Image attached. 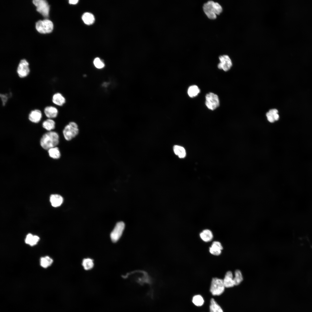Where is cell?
I'll return each instance as SVG.
<instances>
[{
	"instance_id": "1",
	"label": "cell",
	"mask_w": 312,
	"mask_h": 312,
	"mask_svg": "<svg viewBox=\"0 0 312 312\" xmlns=\"http://www.w3.org/2000/svg\"><path fill=\"white\" fill-rule=\"evenodd\" d=\"M59 142V136L55 131H50L44 134L40 140V144L44 149L48 150L56 147Z\"/></svg>"
},
{
	"instance_id": "2",
	"label": "cell",
	"mask_w": 312,
	"mask_h": 312,
	"mask_svg": "<svg viewBox=\"0 0 312 312\" xmlns=\"http://www.w3.org/2000/svg\"><path fill=\"white\" fill-rule=\"evenodd\" d=\"M203 9L207 17L212 20L216 18L217 15H220L222 11L221 5L218 3L212 1H209L204 3Z\"/></svg>"
},
{
	"instance_id": "3",
	"label": "cell",
	"mask_w": 312,
	"mask_h": 312,
	"mask_svg": "<svg viewBox=\"0 0 312 312\" xmlns=\"http://www.w3.org/2000/svg\"><path fill=\"white\" fill-rule=\"evenodd\" d=\"M225 287L223 279L217 278H213L210 287V291L214 296L221 295L224 291Z\"/></svg>"
},
{
	"instance_id": "4",
	"label": "cell",
	"mask_w": 312,
	"mask_h": 312,
	"mask_svg": "<svg viewBox=\"0 0 312 312\" xmlns=\"http://www.w3.org/2000/svg\"><path fill=\"white\" fill-rule=\"evenodd\" d=\"M16 72L17 76L21 79H25L30 75L31 72L29 64L25 59L21 60L17 66Z\"/></svg>"
},
{
	"instance_id": "5",
	"label": "cell",
	"mask_w": 312,
	"mask_h": 312,
	"mask_svg": "<svg viewBox=\"0 0 312 312\" xmlns=\"http://www.w3.org/2000/svg\"><path fill=\"white\" fill-rule=\"evenodd\" d=\"M79 133V129L77 124L71 122L64 127L63 133L64 137L67 140H70L75 137Z\"/></svg>"
},
{
	"instance_id": "6",
	"label": "cell",
	"mask_w": 312,
	"mask_h": 312,
	"mask_svg": "<svg viewBox=\"0 0 312 312\" xmlns=\"http://www.w3.org/2000/svg\"><path fill=\"white\" fill-rule=\"evenodd\" d=\"M36 27L39 32L46 34L51 32L53 29V24L50 20L45 19L39 20L36 24Z\"/></svg>"
},
{
	"instance_id": "7",
	"label": "cell",
	"mask_w": 312,
	"mask_h": 312,
	"mask_svg": "<svg viewBox=\"0 0 312 312\" xmlns=\"http://www.w3.org/2000/svg\"><path fill=\"white\" fill-rule=\"evenodd\" d=\"M205 104L208 109L213 110L220 105V101L218 96L212 92H209L205 96Z\"/></svg>"
},
{
	"instance_id": "8",
	"label": "cell",
	"mask_w": 312,
	"mask_h": 312,
	"mask_svg": "<svg viewBox=\"0 0 312 312\" xmlns=\"http://www.w3.org/2000/svg\"><path fill=\"white\" fill-rule=\"evenodd\" d=\"M33 3L36 7L37 10L45 17L48 16L49 6L45 0H34Z\"/></svg>"
},
{
	"instance_id": "9",
	"label": "cell",
	"mask_w": 312,
	"mask_h": 312,
	"mask_svg": "<svg viewBox=\"0 0 312 312\" xmlns=\"http://www.w3.org/2000/svg\"><path fill=\"white\" fill-rule=\"evenodd\" d=\"M125 227L123 222H120L116 224L110 234V238L113 242H116L121 236Z\"/></svg>"
},
{
	"instance_id": "10",
	"label": "cell",
	"mask_w": 312,
	"mask_h": 312,
	"mask_svg": "<svg viewBox=\"0 0 312 312\" xmlns=\"http://www.w3.org/2000/svg\"><path fill=\"white\" fill-rule=\"evenodd\" d=\"M219 58L220 62L218 65V68L225 71L229 70L232 66V62L229 57L224 55L220 56Z\"/></svg>"
},
{
	"instance_id": "11",
	"label": "cell",
	"mask_w": 312,
	"mask_h": 312,
	"mask_svg": "<svg viewBox=\"0 0 312 312\" xmlns=\"http://www.w3.org/2000/svg\"><path fill=\"white\" fill-rule=\"evenodd\" d=\"M44 113L48 118L52 119L57 117L58 114L57 108L53 105H47L43 109Z\"/></svg>"
},
{
	"instance_id": "12",
	"label": "cell",
	"mask_w": 312,
	"mask_h": 312,
	"mask_svg": "<svg viewBox=\"0 0 312 312\" xmlns=\"http://www.w3.org/2000/svg\"><path fill=\"white\" fill-rule=\"evenodd\" d=\"M42 117V113L38 108H34L30 111L28 114V119L31 122L37 123L41 120Z\"/></svg>"
},
{
	"instance_id": "13",
	"label": "cell",
	"mask_w": 312,
	"mask_h": 312,
	"mask_svg": "<svg viewBox=\"0 0 312 312\" xmlns=\"http://www.w3.org/2000/svg\"><path fill=\"white\" fill-rule=\"evenodd\" d=\"M51 101L53 104L59 107L63 105L66 102L65 97L59 92H55L52 95Z\"/></svg>"
},
{
	"instance_id": "14",
	"label": "cell",
	"mask_w": 312,
	"mask_h": 312,
	"mask_svg": "<svg viewBox=\"0 0 312 312\" xmlns=\"http://www.w3.org/2000/svg\"><path fill=\"white\" fill-rule=\"evenodd\" d=\"M223 248V247L220 242L215 241L213 242L211 246L209 247V251L211 254L218 256L221 254Z\"/></svg>"
},
{
	"instance_id": "15",
	"label": "cell",
	"mask_w": 312,
	"mask_h": 312,
	"mask_svg": "<svg viewBox=\"0 0 312 312\" xmlns=\"http://www.w3.org/2000/svg\"><path fill=\"white\" fill-rule=\"evenodd\" d=\"M223 280L225 288H231L235 286L233 274L231 271L226 272Z\"/></svg>"
},
{
	"instance_id": "16",
	"label": "cell",
	"mask_w": 312,
	"mask_h": 312,
	"mask_svg": "<svg viewBox=\"0 0 312 312\" xmlns=\"http://www.w3.org/2000/svg\"><path fill=\"white\" fill-rule=\"evenodd\" d=\"M50 202L51 205L53 207H56L60 206L63 201V198L60 195L57 194L51 195L50 198Z\"/></svg>"
},
{
	"instance_id": "17",
	"label": "cell",
	"mask_w": 312,
	"mask_h": 312,
	"mask_svg": "<svg viewBox=\"0 0 312 312\" xmlns=\"http://www.w3.org/2000/svg\"><path fill=\"white\" fill-rule=\"evenodd\" d=\"M201 239L205 242H208L213 239V235L212 232L209 230L206 229L203 230L200 234Z\"/></svg>"
},
{
	"instance_id": "18",
	"label": "cell",
	"mask_w": 312,
	"mask_h": 312,
	"mask_svg": "<svg viewBox=\"0 0 312 312\" xmlns=\"http://www.w3.org/2000/svg\"><path fill=\"white\" fill-rule=\"evenodd\" d=\"M209 311L210 312H223L221 307L213 298L210 300Z\"/></svg>"
},
{
	"instance_id": "19",
	"label": "cell",
	"mask_w": 312,
	"mask_h": 312,
	"mask_svg": "<svg viewBox=\"0 0 312 312\" xmlns=\"http://www.w3.org/2000/svg\"><path fill=\"white\" fill-rule=\"evenodd\" d=\"M82 18L84 22L86 24L90 25L93 24L95 21L94 16L89 12H86L83 15Z\"/></svg>"
},
{
	"instance_id": "20",
	"label": "cell",
	"mask_w": 312,
	"mask_h": 312,
	"mask_svg": "<svg viewBox=\"0 0 312 312\" xmlns=\"http://www.w3.org/2000/svg\"><path fill=\"white\" fill-rule=\"evenodd\" d=\"M173 151L174 153L180 158L185 157L186 153L185 148L182 146L179 145H174L173 147Z\"/></svg>"
},
{
	"instance_id": "21",
	"label": "cell",
	"mask_w": 312,
	"mask_h": 312,
	"mask_svg": "<svg viewBox=\"0 0 312 312\" xmlns=\"http://www.w3.org/2000/svg\"><path fill=\"white\" fill-rule=\"evenodd\" d=\"M42 126L46 130L50 131L55 128V122L53 119L48 118L43 122Z\"/></svg>"
},
{
	"instance_id": "22",
	"label": "cell",
	"mask_w": 312,
	"mask_h": 312,
	"mask_svg": "<svg viewBox=\"0 0 312 312\" xmlns=\"http://www.w3.org/2000/svg\"><path fill=\"white\" fill-rule=\"evenodd\" d=\"M200 90L198 86L195 85L190 86L188 89L187 94L191 98L196 96L200 93Z\"/></svg>"
},
{
	"instance_id": "23",
	"label": "cell",
	"mask_w": 312,
	"mask_h": 312,
	"mask_svg": "<svg viewBox=\"0 0 312 312\" xmlns=\"http://www.w3.org/2000/svg\"><path fill=\"white\" fill-rule=\"evenodd\" d=\"M48 152L50 157L54 159H58L61 155L60 152L58 148L57 147L52 148L48 150Z\"/></svg>"
},
{
	"instance_id": "24",
	"label": "cell",
	"mask_w": 312,
	"mask_h": 312,
	"mask_svg": "<svg viewBox=\"0 0 312 312\" xmlns=\"http://www.w3.org/2000/svg\"><path fill=\"white\" fill-rule=\"evenodd\" d=\"M233 280L235 285H239L243 280V276L241 271L239 270H236L235 272V277L233 278Z\"/></svg>"
},
{
	"instance_id": "25",
	"label": "cell",
	"mask_w": 312,
	"mask_h": 312,
	"mask_svg": "<svg viewBox=\"0 0 312 312\" xmlns=\"http://www.w3.org/2000/svg\"><path fill=\"white\" fill-rule=\"evenodd\" d=\"M53 262V260L48 256L41 257L40 259V265L44 268L50 266Z\"/></svg>"
},
{
	"instance_id": "26",
	"label": "cell",
	"mask_w": 312,
	"mask_h": 312,
	"mask_svg": "<svg viewBox=\"0 0 312 312\" xmlns=\"http://www.w3.org/2000/svg\"><path fill=\"white\" fill-rule=\"evenodd\" d=\"M192 302L195 305L198 307H200L203 304L204 300L201 295H196L193 297Z\"/></svg>"
},
{
	"instance_id": "27",
	"label": "cell",
	"mask_w": 312,
	"mask_h": 312,
	"mask_svg": "<svg viewBox=\"0 0 312 312\" xmlns=\"http://www.w3.org/2000/svg\"><path fill=\"white\" fill-rule=\"evenodd\" d=\"M82 265L85 270H90L94 266L93 260L90 258L85 259L83 260Z\"/></svg>"
},
{
	"instance_id": "28",
	"label": "cell",
	"mask_w": 312,
	"mask_h": 312,
	"mask_svg": "<svg viewBox=\"0 0 312 312\" xmlns=\"http://www.w3.org/2000/svg\"><path fill=\"white\" fill-rule=\"evenodd\" d=\"M12 93H10L9 94L5 93L0 94V98L3 106H5L7 104L9 99L12 97Z\"/></svg>"
},
{
	"instance_id": "29",
	"label": "cell",
	"mask_w": 312,
	"mask_h": 312,
	"mask_svg": "<svg viewBox=\"0 0 312 312\" xmlns=\"http://www.w3.org/2000/svg\"><path fill=\"white\" fill-rule=\"evenodd\" d=\"M93 63L95 66L98 69H102L105 65L104 62L99 57H96L94 59Z\"/></svg>"
},
{
	"instance_id": "30",
	"label": "cell",
	"mask_w": 312,
	"mask_h": 312,
	"mask_svg": "<svg viewBox=\"0 0 312 312\" xmlns=\"http://www.w3.org/2000/svg\"><path fill=\"white\" fill-rule=\"evenodd\" d=\"M33 236L34 235L31 233L28 234L27 235L25 239V243L29 245L33 240Z\"/></svg>"
},
{
	"instance_id": "31",
	"label": "cell",
	"mask_w": 312,
	"mask_h": 312,
	"mask_svg": "<svg viewBox=\"0 0 312 312\" xmlns=\"http://www.w3.org/2000/svg\"><path fill=\"white\" fill-rule=\"evenodd\" d=\"M39 239V237L38 236L36 235H34L33 240L29 245L32 246L36 244Z\"/></svg>"
},
{
	"instance_id": "32",
	"label": "cell",
	"mask_w": 312,
	"mask_h": 312,
	"mask_svg": "<svg viewBox=\"0 0 312 312\" xmlns=\"http://www.w3.org/2000/svg\"><path fill=\"white\" fill-rule=\"evenodd\" d=\"M78 0H70L69 1V2L70 4H75L78 2Z\"/></svg>"
}]
</instances>
